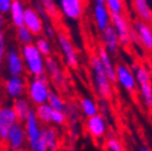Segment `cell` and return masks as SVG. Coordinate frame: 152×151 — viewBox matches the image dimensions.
<instances>
[{"mask_svg":"<svg viewBox=\"0 0 152 151\" xmlns=\"http://www.w3.org/2000/svg\"><path fill=\"white\" fill-rule=\"evenodd\" d=\"M89 65H91V70H92V80H93V85L96 88V92L99 96L100 99H106L110 100L112 97V82L110 81L107 74L100 62V59L98 58L97 53L93 54L89 58Z\"/></svg>","mask_w":152,"mask_h":151,"instance_id":"1","label":"cell"},{"mask_svg":"<svg viewBox=\"0 0 152 151\" xmlns=\"http://www.w3.org/2000/svg\"><path fill=\"white\" fill-rule=\"evenodd\" d=\"M26 73L29 76H41L46 74V58L37 50L35 44L23 45L21 47Z\"/></svg>","mask_w":152,"mask_h":151,"instance_id":"2","label":"cell"},{"mask_svg":"<svg viewBox=\"0 0 152 151\" xmlns=\"http://www.w3.org/2000/svg\"><path fill=\"white\" fill-rule=\"evenodd\" d=\"M52 89L50 86V80L45 75L41 76H30L27 81V92L26 97L30 100L33 106L47 103Z\"/></svg>","mask_w":152,"mask_h":151,"instance_id":"3","label":"cell"},{"mask_svg":"<svg viewBox=\"0 0 152 151\" xmlns=\"http://www.w3.org/2000/svg\"><path fill=\"white\" fill-rule=\"evenodd\" d=\"M133 43L139 45L145 52L152 54V23L134 20L132 22Z\"/></svg>","mask_w":152,"mask_h":151,"instance_id":"4","label":"cell"},{"mask_svg":"<svg viewBox=\"0 0 152 151\" xmlns=\"http://www.w3.org/2000/svg\"><path fill=\"white\" fill-rule=\"evenodd\" d=\"M56 39H57V44H58V47H59L64 63L71 69H77L79 63H80L77 50L74 46V44H72L71 39L68 36V34L65 32H57Z\"/></svg>","mask_w":152,"mask_h":151,"instance_id":"5","label":"cell"},{"mask_svg":"<svg viewBox=\"0 0 152 151\" xmlns=\"http://www.w3.org/2000/svg\"><path fill=\"white\" fill-rule=\"evenodd\" d=\"M111 26L116 30L121 46L124 48H129L133 44V32L128 16L124 13H112Z\"/></svg>","mask_w":152,"mask_h":151,"instance_id":"6","label":"cell"},{"mask_svg":"<svg viewBox=\"0 0 152 151\" xmlns=\"http://www.w3.org/2000/svg\"><path fill=\"white\" fill-rule=\"evenodd\" d=\"M116 82L132 97H135L138 94L135 75L133 73L130 65H128L124 62H120L116 64Z\"/></svg>","mask_w":152,"mask_h":151,"instance_id":"7","label":"cell"},{"mask_svg":"<svg viewBox=\"0 0 152 151\" xmlns=\"http://www.w3.org/2000/svg\"><path fill=\"white\" fill-rule=\"evenodd\" d=\"M85 128L89 137L94 140H103L105 139L107 134V122L105 120V116L100 112L94 116L87 117L85 122Z\"/></svg>","mask_w":152,"mask_h":151,"instance_id":"8","label":"cell"},{"mask_svg":"<svg viewBox=\"0 0 152 151\" xmlns=\"http://www.w3.org/2000/svg\"><path fill=\"white\" fill-rule=\"evenodd\" d=\"M3 89L5 96L12 100L26 96L27 80L23 76H9L3 82Z\"/></svg>","mask_w":152,"mask_h":151,"instance_id":"9","label":"cell"},{"mask_svg":"<svg viewBox=\"0 0 152 151\" xmlns=\"http://www.w3.org/2000/svg\"><path fill=\"white\" fill-rule=\"evenodd\" d=\"M5 68L9 75L11 76H23L26 73L24 63L21 51L16 47H9L5 56Z\"/></svg>","mask_w":152,"mask_h":151,"instance_id":"10","label":"cell"},{"mask_svg":"<svg viewBox=\"0 0 152 151\" xmlns=\"http://www.w3.org/2000/svg\"><path fill=\"white\" fill-rule=\"evenodd\" d=\"M58 10L69 21H80L85 13V0H58Z\"/></svg>","mask_w":152,"mask_h":151,"instance_id":"11","label":"cell"},{"mask_svg":"<svg viewBox=\"0 0 152 151\" xmlns=\"http://www.w3.org/2000/svg\"><path fill=\"white\" fill-rule=\"evenodd\" d=\"M5 144L10 151H17L20 149L27 147V136L24 130V125L21 121H17L11 128L5 140Z\"/></svg>","mask_w":152,"mask_h":151,"instance_id":"12","label":"cell"},{"mask_svg":"<svg viewBox=\"0 0 152 151\" xmlns=\"http://www.w3.org/2000/svg\"><path fill=\"white\" fill-rule=\"evenodd\" d=\"M18 121L12 104L0 105V141L5 143L10 128Z\"/></svg>","mask_w":152,"mask_h":151,"instance_id":"13","label":"cell"},{"mask_svg":"<svg viewBox=\"0 0 152 151\" xmlns=\"http://www.w3.org/2000/svg\"><path fill=\"white\" fill-rule=\"evenodd\" d=\"M23 26L26 28H28L29 32L34 36H40V35L44 34V28H45L44 20L41 18V16L39 15V12L36 11V9L33 7V6L26 7Z\"/></svg>","mask_w":152,"mask_h":151,"instance_id":"14","label":"cell"},{"mask_svg":"<svg viewBox=\"0 0 152 151\" xmlns=\"http://www.w3.org/2000/svg\"><path fill=\"white\" fill-rule=\"evenodd\" d=\"M46 74H48L50 80L54 84L56 87L64 88L66 85V78L64 70L58 62V59L54 58L53 56L46 58Z\"/></svg>","mask_w":152,"mask_h":151,"instance_id":"15","label":"cell"},{"mask_svg":"<svg viewBox=\"0 0 152 151\" xmlns=\"http://www.w3.org/2000/svg\"><path fill=\"white\" fill-rule=\"evenodd\" d=\"M23 125H24V130H26V136H27V145L40 140L42 125L39 120H37L34 110L28 115V117L26 119Z\"/></svg>","mask_w":152,"mask_h":151,"instance_id":"16","label":"cell"},{"mask_svg":"<svg viewBox=\"0 0 152 151\" xmlns=\"http://www.w3.org/2000/svg\"><path fill=\"white\" fill-rule=\"evenodd\" d=\"M100 39H102V46L106 50L107 53H110L111 56H115L118 53L121 44H120V39L116 34V30L113 29L112 26L107 27L106 29H104L103 32H100Z\"/></svg>","mask_w":152,"mask_h":151,"instance_id":"17","label":"cell"},{"mask_svg":"<svg viewBox=\"0 0 152 151\" xmlns=\"http://www.w3.org/2000/svg\"><path fill=\"white\" fill-rule=\"evenodd\" d=\"M93 22L99 32H103L111 26V13L105 4H94L92 9Z\"/></svg>","mask_w":152,"mask_h":151,"instance_id":"18","label":"cell"},{"mask_svg":"<svg viewBox=\"0 0 152 151\" xmlns=\"http://www.w3.org/2000/svg\"><path fill=\"white\" fill-rule=\"evenodd\" d=\"M41 139L45 143L47 151H58L59 149V133L56 126H42Z\"/></svg>","mask_w":152,"mask_h":151,"instance_id":"19","label":"cell"},{"mask_svg":"<svg viewBox=\"0 0 152 151\" xmlns=\"http://www.w3.org/2000/svg\"><path fill=\"white\" fill-rule=\"evenodd\" d=\"M130 6L138 20L152 23V9L148 0H130Z\"/></svg>","mask_w":152,"mask_h":151,"instance_id":"20","label":"cell"},{"mask_svg":"<svg viewBox=\"0 0 152 151\" xmlns=\"http://www.w3.org/2000/svg\"><path fill=\"white\" fill-rule=\"evenodd\" d=\"M97 56L98 58L100 59L107 76L110 79V81L112 84H116V65L112 61V56L110 53L106 52V50L103 47V46H99L98 47V51H97Z\"/></svg>","mask_w":152,"mask_h":151,"instance_id":"21","label":"cell"},{"mask_svg":"<svg viewBox=\"0 0 152 151\" xmlns=\"http://www.w3.org/2000/svg\"><path fill=\"white\" fill-rule=\"evenodd\" d=\"M24 12H26V6L22 0H12L11 7L9 11L10 22H11L12 27L18 28V27L23 26Z\"/></svg>","mask_w":152,"mask_h":151,"instance_id":"22","label":"cell"},{"mask_svg":"<svg viewBox=\"0 0 152 151\" xmlns=\"http://www.w3.org/2000/svg\"><path fill=\"white\" fill-rule=\"evenodd\" d=\"M12 108H13V110L16 112L18 121H21V122H24L26 119L28 117V115L34 110L33 109V104L30 103V100L26 96L15 99L12 102Z\"/></svg>","mask_w":152,"mask_h":151,"instance_id":"23","label":"cell"},{"mask_svg":"<svg viewBox=\"0 0 152 151\" xmlns=\"http://www.w3.org/2000/svg\"><path fill=\"white\" fill-rule=\"evenodd\" d=\"M79 108H80L81 114L86 119L99 114V104H98V102H96L93 98L87 97V96L82 97L79 100Z\"/></svg>","mask_w":152,"mask_h":151,"instance_id":"24","label":"cell"},{"mask_svg":"<svg viewBox=\"0 0 152 151\" xmlns=\"http://www.w3.org/2000/svg\"><path fill=\"white\" fill-rule=\"evenodd\" d=\"M53 109L48 105V103H44L34 108V112L39 120L41 122L42 126H47L51 125V115H52Z\"/></svg>","mask_w":152,"mask_h":151,"instance_id":"25","label":"cell"},{"mask_svg":"<svg viewBox=\"0 0 152 151\" xmlns=\"http://www.w3.org/2000/svg\"><path fill=\"white\" fill-rule=\"evenodd\" d=\"M34 44H35V46L37 47V50L41 52V54L44 56L45 58L51 57V56H52L53 47H52V43H51V40L48 39V37L41 36V35L40 36H35Z\"/></svg>","mask_w":152,"mask_h":151,"instance_id":"26","label":"cell"},{"mask_svg":"<svg viewBox=\"0 0 152 151\" xmlns=\"http://www.w3.org/2000/svg\"><path fill=\"white\" fill-rule=\"evenodd\" d=\"M64 112L66 115L68 121H70L71 123L74 122H79L80 120V108L75 102H66L65 103V108H64Z\"/></svg>","mask_w":152,"mask_h":151,"instance_id":"27","label":"cell"},{"mask_svg":"<svg viewBox=\"0 0 152 151\" xmlns=\"http://www.w3.org/2000/svg\"><path fill=\"white\" fill-rule=\"evenodd\" d=\"M16 37L18 43H20L22 46L23 45H29V44H33L34 40H35V36L29 32L28 28H26L24 26H21L16 28Z\"/></svg>","mask_w":152,"mask_h":151,"instance_id":"28","label":"cell"},{"mask_svg":"<svg viewBox=\"0 0 152 151\" xmlns=\"http://www.w3.org/2000/svg\"><path fill=\"white\" fill-rule=\"evenodd\" d=\"M48 105L53 109V110H61V111H64V108H65V100L64 98L61 96L59 93L57 92H51L50 97H48V100H47Z\"/></svg>","mask_w":152,"mask_h":151,"instance_id":"29","label":"cell"},{"mask_svg":"<svg viewBox=\"0 0 152 151\" xmlns=\"http://www.w3.org/2000/svg\"><path fill=\"white\" fill-rule=\"evenodd\" d=\"M104 140H105L104 145L107 151H124V146H123L122 141L116 136L110 134Z\"/></svg>","mask_w":152,"mask_h":151,"instance_id":"30","label":"cell"},{"mask_svg":"<svg viewBox=\"0 0 152 151\" xmlns=\"http://www.w3.org/2000/svg\"><path fill=\"white\" fill-rule=\"evenodd\" d=\"M105 5L110 13H124L126 3L124 0H105Z\"/></svg>","mask_w":152,"mask_h":151,"instance_id":"31","label":"cell"},{"mask_svg":"<svg viewBox=\"0 0 152 151\" xmlns=\"http://www.w3.org/2000/svg\"><path fill=\"white\" fill-rule=\"evenodd\" d=\"M39 3L42 5V7L45 9V11L48 13V16L54 20V18L58 17V5H57L56 0H39Z\"/></svg>","mask_w":152,"mask_h":151,"instance_id":"32","label":"cell"},{"mask_svg":"<svg viewBox=\"0 0 152 151\" xmlns=\"http://www.w3.org/2000/svg\"><path fill=\"white\" fill-rule=\"evenodd\" d=\"M68 121L66 115L64 111L61 110H53L52 111V115H51V125L58 127V126H63L65 125Z\"/></svg>","mask_w":152,"mask_h":151,"instance_id":"33","label":"cell"},{"mask_svg":"<svg viewBox=\"0 0 152 151\" xmlns=\"http://www.w3.org/2000/svg\"><path fill=\"white\" fill-rule=\"evenodd\" d=\"M6 51H7V45L5 41V37H0V75L3 73V68L5 64Z\"/></svg>","mask_w":152,"mask_h":151,"instance_id":"34","label":"cell"},{"mask_svg":"<svg viewBox=\"0 0 152 151\" xmlns=\"http://www.w3.org/2000/svg\"><path fill=\"white\" fill-rule=\"evenodd\" d=\"M44 34H45V36H46V37H48L50 40H51V39H53V37H56L57 32H56V29H54V27H53V24H52V23L45 24Z\"/></svg>","mask_w":152,"mask_h":151,"instance_id":"35","label":"cell"},{"mask_svg":"<svg viewBox=\"0 0 152 151\" xmlns=\"http://www.w3.org/2000/svg\"><path fill=\"white\" fill-rule=\"evenodd\" d=\"M11 3H12V0H0V13L5 16L9 15Z\"/></svg>","mask_w":152,"mask_h":151,"instance_id":"36","label":"cell"},{"mask_svg":"<svg viewBox=\"0 0 152 151\" xmlns=\"http://www.w3.org/2000/svg\"><path fill=\"white\" fill-rule=\"evenodd\" d=\"M5 26H6V18H5V15H1V13H0V37H5V35H4Z\"/></svg>","mask_w":152,"mask_h":151,"instance_id":"37","label":"cell"},{"mask_svg":"<svg viewBox=\"0 0 152 151\" xmlns=\"http://www.w3.org/2000/svg\"><path fill=\"white\" fill-rule=\"evenodd\" d=\"M94 4H105V0H93Z\"/></svg>","mask_w":152,"mask_h":151,"instance_id":"38","label":"cell"},{"mask_svg":"<svg viewBox=\"0 0 152 151\" xmlns=\"http://www.w3.org/2000/svg\"><path fill=\"white\" fill-rule=\"evenodd\" d=\"M138 151H151V150H150L148 147H146V146H141V147H140Z\"/></svg>","mask_w":152,"mask_h":151,"instance_id":"39","label":"cell"},{"mask_svg":"<svg viewBox=\"0 0 152 151\" xmlns=\"http://www.w3.org/2000/svg\"><path fill=\"white\" fill-rule=\"evenodd\" d=\"M17 151H28L27 147H23V149H20V150H17Z\"/></svg>","mask_w":152,"mask_h":151,"instance_id":"40","label":"cell"},{"mask_svg":"<svg viewBox=\"0 0 152 151\" xmlns=\"http://www.w3.org/2000/svg\"><path fill=\"white\" fill-rule=\"evenodd\" d=\"M0 105H1V104H0Z\"/></svg>","mask_w":152,"mask_h":151,"instance_id":"41","label":"cell"}]
</instances>
